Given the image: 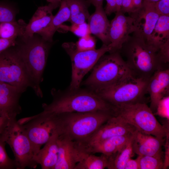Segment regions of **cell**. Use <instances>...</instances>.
I'll list each match as a JSON object with an SVG mask.
<instances>
[{"mask_svg": "<svg viewBox=\"0 0 169 169\" xmlns=\"http://www.w3.org/2000/svg\"><path fill=\"white\" fill-rule=\"evenodd\" d=\"M6 142L0 134V169H17L16 162L8 156L5 149Z\"/></svg>", "mask_w": 169, "mask_h": 169, "instance_id": "obj_30", "label": "cell"}, {"mask_svg": "<svg viewBox=\"0 0 169 169\" xmlns=\"http://www.w3.org/2000/svg\"><path fill=\"white\" fill-rule=\"evenodd\" d=\"M58 136L56 133L53 134L35 157L36 162L41 166L42 169L54 168L58 158Z\"/></svg>", "mask_w": 169, "mask_h": 169, "instance_id": "obj_22", "label": "cell"}, {"mask_svg": "<svg viewBox=\"0 0 169 169\" xmlns=\"http://www.w3.org/2000/svg\"><path fill=\"white\" fill-rule=\"evenodd\" d=\"M106 4L104 9L107 15H109L113 13H115L117 11L116 0H106Z\"/></svg>", "mask_w": 169, "mask_h": 169, "instance_id": "obj_37", "label": "cell"}, {"mask_svg": "<svg viewBox=\"0 0 169 169\" xmlns=\"http://www.w3.org/2000/svg\"><path fill=\"white\" fill-rule=\"evenodd\" d=\"M115 13L110 23L109 37L111 50L109 52L119 51L135 30L134 21L131 17L125 16L121 11Z\"/></svg>", "mask_w": 169, "mask_h": 169, "instance_id": "obj_14", "label": "cell"}, {"mask_svg": "<svg viewBox=\"0 0 169 169\" xmlns=\"http://www.w3.org/2000/svg\"><path fill=\"white\" fill-rule=\"evenodd\" d=\"M134 10L133 0H124L120 11L124 14L128 13L129 15Z\"/></svg>", "mask_w": 169, "mask_h": 169, "instance_id": "obj_38", "label": "cell"}, {"mask_svg": "<svg viewBox=\"0 0 169 169\" xmlns=\"http://www.w3.org/2000/svg\"><path fill=\"white\" fill-rule=\"evenodd\" d=\"M57 7L51 3L38 8L27 24L22 37L28 38L46 28L51 21L54 16L53 10Z\"/></svg>", "mask_w": 169, "mask_h": 169, "instance_id": "obj_20", "label": "cell"}, {"mask_svg": "<svg viewBox=\"0 0 169 169\" xmlns=\"http://www.w3.org/2000/svg\"><path fill=\"white\" fill-rule=\"evenodd\" d=\"M74 49L79 51H86L96 49V40L90 34L80 37L75 43L73 42Z\"/></svg>", "mask_w": 169, "mask_h": 169, "instance_id": "obj_31", "label": "cell"}, {"mask_svg": "<svg viewBox=\"0 0 169 169\" xmlns=\"http://www.w3.org/2000/svg\"><path fill=\"white\" fill-rule=\"evenodd\" d=\"M59 28L69 31L80 38L91 34L89 25L86 22L80 24H72L70 26L62 24Z\"/></svg>", "mask_w": 169, "mask_h": 169, "instance_id": "obj_33", "label": "cell"}, {"mask_svg": "<svg viewBox=\"0 0 169 169\" xmlns=\"http://www.w3.org/2000/svg\"><path fill=\"white\" fill-rule=\"evenodd\" d=\"M169 41V15H160L151 34L149 44L156 49Z\"/></svg>", "mask_w": 169, "mask_h": 169, "instance_id": "obj_24", "label": "cell"}, {"mask_svg": "<svg viewBox=\"0 0 169 169\" xmlns=\"http://www.w3.org/2000/svg\"><path fill=\"white\" fill-rule=\"evenodd\" d=\"M18 38L14 37L8 38H0V52L9 47L14 46Z\"/></svg>", "mask_w": 169, "mask_h": 169, "instance_id": "obj_36", "label": "cell"}, {"mask_svg": "<svg viewBox=\"0 0 169 169\" xmlns=\"http://www.w3.org/2000/svg\"><path fill=\"white\" fill-rule=\"evenodd\" d=\"M59 9L49 25L38 34L44 39L53 42V37L55 33L64 22L68 21L70 17L69 8L65 0H62Z\"/></svg>", "mask_w": 169, "mask_h": 169, "instance_id": "obj_23", "label": "cell"}, {"mask_svg": "<svg viewBox=\"0 0 169 169\" xmlns=\"http://www.w3.org/2000/svg\"><path fill=\"white\" fill-rule=\"evenodd\" d=\"M17 122L29 139L35 157L41 146L56 133L54 124L49 113L43 111L38 114L21 119Z\"/></svg>", "mask_w": 169, "mask_h": 169, "instance_id": "obj_10", "label": "cell"}, {"mask_svg": "<svg viewBox=\"0 0 169 169\" xmlns=\"http://www.w3.org/2000/svg\"><path fill=\"white\" fill-rule=\"evenodd\" d=\"M133 134L120 151L108 156V164L107 168L109 169H124L126 162L134 154L132 147Z\"/></svg>", "mask_w": 169, "mask_h": 169, "instance_id": "obj_26", "label": "cell"}, {"mask_svg": "<svg viewBox=\"0 0 169 169\" xmlns=\"http://www.w3.org/2000/svg\"><path fill=\"white\" fill-rule=\"evenodd\" d=\"M164 141V138L145 134L136 130L133 135V152L140 156H163L162 147Z\"/></svg>", "mask_w": 169, "mask_h": 169, "instance_id": "obj_18", "label": "cell"}, {"mask_svg": "<svg viewBox=\"0 0 169 169\" xmlns=\"http://www.w3.org/2000/svg\"><path fill=\"white\" fill-rule=\"evenodd\" d=\"M51 113L56 133L66 136L76 143L85 141L114 115L113 110Z\"/></svg>", "mask_w": 169, "mask_h": 169, "instance_id": "obj_2", "label": "cell"}, {"mask_svg": "<svg viewBox=\"0 0 169 169\" xmlns=\"http://www.w3.org/2000/svg\"><path fill=\"white\" fill-rule=\"evenodd\" d=\"M79 150L80 152V160L75 169H103L107 167V156L102 154L100 156H97Z\"/></svg>", "mask_w": 169, "mask_h": 169, "instance_id": "obj_27", "label": "cell"}, {"mask_svg": "<svg viewBox=\"0 0 169 169\" xmlns=\"http://www.w3.org/2000/svg\"><path fill=\"white\" fill-rule=\"evenodd\" d=\"M124 169H139L138 157L136 159H130L126 162Z\"/></svg>", "mask_w": 169, "mask_h": 169, "instance_id": "obj_40", "label": "cell"}, {"mask_svg": "<svg viewBox=\"0 0 169 169\" xmlns=\"http://www.w3.org/2000/svg\"><path fill=\"white\" fill-rule=\"evenodd\" d=\"M169 96L163 98L159 102L157 105L156 114L157 115L169 120Z\"/></svg>", "mask_w": 169, "mask_h": 169, "instance_id": "obj_34", "label": "cell"}, {"mask_svg": "<svg viewBox=\"0 0 169 169\" xmlns=\"http://www.w3.org/2000/svg\"><path fill=\"white\" fill-rule=\"evenodd\" d=\"M1 135L13 151L17 169L36 167L38 164L32 144L17 120L9 121Z\"/></svg>", "mask_w": 169, "mask_h": 169, "instance_id": "obj_8", "label": "cell"}, {"mask_svg": "<svg viewBox=\"0 0 169 169\" xmlns=\"http://www.w3.org/2000/svg\"><path fill=\"white\" fill-rule=\"evenodd\" d=\"M23 92L17 87L0 81V115L16 121L22 111L19 99Z\"/></svg>", "mask_w": 169, "mask_h": 169, "instance_id": "obj_15", "label": "cell"}, {"mask_svg": "<svg viewBox=\"0 0 169 169\" xmlns=\"http://www.w3.org/2000/svg\"><path fill=\"white\" fill-rule=\"evenodd\" d=\"M49 3L53 4L57 8L60 6L62 0H46Z\"/></svg>", "mask_w": 169, "mask_h": 169, "instance_id": "obj_44", "label": "cell"}, {"mask_svg": "<svg viewBox=\"0 0 169 169\" xmlns=\"http://www.w3.org/2000/svg\"><path fill=\"white\" fill-rule=\"evenodd\" d=\"M51 93L52 101L49 104H42L44 112L55 114L86 112L114 109V106L87 88L71 89L68 87L63 90L53 88Z\"/></svg>", "mask_w": 169, "mask_h": 169, "instance_id": "obj_3", "label": "cell"}, {"mask_svg": "<svg viewBox=\"0 0 169 169\" xmlns=\"http://www.w3.org/2000/svg\"><path fill=\"white\" fill-rule=\"evenodd\" d=\"M166 139L165 145V152L163 169H166L169 165V131L166 132Z\"/></svg>", "mask_w": 169, "mask_h": 169, "instance_id": "obj_39", "label": "cell"}, {"mask_svg": "<svg viewBox=\"0 0 169 169\" xmlns=\"http://www.w3.org/2000/svg\"><path fill=\"white\" fill-rule=\"evenodd\" d=\"M22 19L0 23V38H8L23 36L27 26Z\"/></svg>", "mask_w": 169, "mask_h": 169, "instance_id": "obj_28", "label": "cell"}, {"mask_svg": "<svg viewBox=\"0 0 169 169\" xmlns=\"http://www.w3.org/2000/svg\"><path fill=\"white\" fill-rule=\"evenodd\" d=\"M0 81L17 87L23 93L30 84L14 46L0 52Z\"/></svg>", "mask_w": 169, "mask_h": 169, "instance_id": "obj_11", "label": "cell"}, {"mask_svg": "<svg viewBox=\"0 0 169 169\" xmlns=\"http://www.w3.org/2000/svg\"><path fill=\"white\" fill-rule=\"evenodd\" d=\"M136 130L134 126L125 121L120 117L114 115L85 141L76 143L82 146L98 143L114 136L133 134Z\"/></svg>", "mask_w": 169, "mask_h": 169, "instance_id": "obj_13", "label": "cell"}, {"mask_svg": "<svg viewBox=\"0 0 169 169\" xmlns=\"http://www.w3.org/2000/svg\"><path fill=\"white\" fill-rule=\"evenodd\" d=\"M149 79L132 74L111 86L94 92L114 106L145 102L144 99L147 93Z\"/></svg>", "mask_w": 169, "mask_h": 169, "instance_id": "obj_6", "label": "cell"}, {"mask_svg": "<svg viewBox=\"0 0 169 169\" xmlns=\"http://www.w3.org/2000/svg\"><path fill=\"white\" fill-rule=\"evenodd\" d=\"M58 158L54 169H75L80 160V151L75 142L67 136L58 135Z\"/></svg>", "mask_w": 169, "mask_h": 169, "instance_id": "obj_17", "label": "cell"}, {"mask_svg": "<svg viewBox=\"0 0 169 169\" xmlns=\"http://www.w3.org/2000/svg\"><path fill=\"white\" fill-rule=\"evenodd\" d=\"M114 115L120 117L142 133L164 138L169 130L167 126L159 123L145 102L114 106Z\"/></svg>", "mask_w": 169, "mask_h": 169, "instance_id": "obj_7", "label": "cell"}, {"mask_svg": "<svg viewBox=\"0 0 169 169\" xmlns=\"http://www.w3.org/2000/svg\"><path fill=\"white\" fill-rule=\"evenodd\" d=\"M10 121L0 115V134H2L8 126Z\"/></svg>", "mask_w": 169, "mask_h": 169, "instance_id": "obj_41", "label": "cell"}, {"mask_svg": "<svg viewBox=\"0 0 169 169\" xmlns=\"http://www.w3.org/2000/svg\"><path fill=\"white\" fill-rule=\"evenodd\" d=\"M104 0H87L90 4H92L95 7L100 6H103Z\"/></svg>", "mask_w": 169, "mask_h": 169, "instance_id": "obj_43", "label": "cell"}, {"mask_svg": "<svg viewBox=\"0 0 169 169\" xmlns=\"http://www.w3.org/2000/svg\"><path fill=\"white\" fill-rule=\"evenodd\" d=\"M17 11L9 4L0 2V23L16 21Z\"/></svg>", "mask_w": 169, "mask_h": 169, "instance_id": "obj_32", "label": "cell"}, {"mask_svg": "<svg viewBox=\"0 0 169 169\" xmlns=\"http://www.w3.org/2000/svg\"><path fill=\"white\" fill-rule=\"evenodd\" d=\"M62 47L70 56L71 62V79L69 87L71 89L79 87L84 76L102 55L111 50L110 44H103L98 49L78 51L74 49L73 42L64 43Z\"/></svg>", "mask_w": 169, "mask_h": 169, "instance_id": "obj_9", "label": "cell"}, {"mask_svg": "<svg viewBox=\"0 0 169 169\" xmlns=\"http://www.w3.org/2000/svg\"><path fill=\"white\" fill-rule=\"evenodd\" d=\"M158 0H143L144 1L154 3H155Z\"/></svg>", "mask_w": 169, "mask_h": 169, "instance_id": "obj_46", "label": "cell"}, {"mask_svg": "<svg viewBox=\"0 0 169 169\" xmlns=\"http://www.w3.org/2000/svg\"><path fill=\"white\" fill-rule=\"evenodd\" d=\"M143 1V0H133L134 10L133 12L139 9L142 6Z\"/></svg>", "mask_w": 169, "mask_h": 169, "instance_id": "obj_42", "label": "cell"}, {"mask_svg": "<svg viewBox=\"0 0 169 169\" xmlns=\"http://www.w3.org/2000/svg\"><path fill=\"white\" fill-rule=\"evenodd\" d=\"M134 21L132 33L142 38L148 44L156 24L160 16L155 3L143 1L142 6L129 15Z\"/></svg>", "mask_w": 169, "mask_h": 169, "instance_id": "obj_12", "label": "cell"}, {"mask_svg": "<svg viewBox=\"0 0 169 169\" xmlns=\"http://www.w3.org/2000/svg\"><path fill=\"white\" fill-rule=\"evenodd\" d=\"M124 0H116L117 8V12L120 11L123 2Z\"/></svg>", "mask_w": 169, "mask_h": 169, "instance_id": "obj_45", "label": "cell"}, {"mask_svg": "<svg viewBox=\"0 0 169 169\" xmlns=\"http://www.w3.org/2000/svg\"><path fill=\"white\" fill-rule=\"evenodd\" d=\"M147 91L150 95L149 107L153 112H155L159 101L169 95V67L160 69L155 71L149 79Z\"/></svg>", "mask_w": 169, "mask_h": 169, "instance_id": "obj_16", "label": "cell"}, {"mask_svg": "<svg viewBox=\"0 0 169 169\" xmlns=\"http://www.w3.org/2000/svg\"><path fill=\"white\" fill-rule=\"evenodd\" d=\"M158 51L133 33L119 50L132 73L146 79H149L157 70L166 68L161 62Z\"/></svg>", "mask_w": 169, "mask_h": 169, "instance_id": "obj_4", "label": "cell"}, {"mask_svg": "<svg viewBox=\"0 0 169 169\" xmlns=\"http://www.w3.org/2000/svg\"><path fill=\"white\" fill-rule=\"evenodd\" d=\"M70 11L68 21L72 24L85 22L90 16L88 8L90 4L87 0H65Z\"/></svg>", "mask_w": 169, "mask_h": 169, "instance_id": "obj_25", "label": "cell"}, {"mask_svg": "<svg viewBox=\"0 0 169 169\" xmlns=\"http://www.w3.org/2000/svg\"><path fill=\"white\" fill-rule=\"evenodd\" d=\"M155 7L160 15H169V0H159Z\"/></svg>", "mask_w": 169, "mask_h": 169, "instance_id": "obj_35", "label": "cell"}, {"mask_svg": "<svg viewBox=\"0 0 169 169\" xmlns=\"http://www.w3.org/2000/svg\"><path fill=\"white\" fill-rule=\"evenodd\" d=\"M18 38L20 39H17L14 47L22 62L30 87L38 97L42 98L40 85L53 42L45 40L36 33L28 38Z\"/></svg>", "mask_w": 169, "mask_h": 169, "instance_id": "obj_1", "label": "cell"}, {"mask_svg": "<svg viewBox=\"0 0 169 169\" xmlns=\"http://www.w3.org/2000/svg\"><path fill=\"white\" fill-rule=\"evenodd\" d=\"M138 157L139 169H163V156H138Z\"/></svg>", "mask_w": 169, "mask_h": 169, "instance_id": "obj_29", "label": "cell"}, {"mask_svg": "<svg viewBox=\"0 0 169 169\" xmlns=\"http://www.w3.org/2000/svg\"><path fill=\"white\" fill-rule=\"evenodd\" d=\"M134 133L114 136L100 142L87 145L81 146L76 144L78 147L83 152L92 154L101 153L110 156L120 151Z\"/></svg>", "mask_w": 169, "mask_h": 169, "instance_id": "obj_19", "label": "cell"}, {"mask_svg": "<svg viewBox=\"0 0 169 169\" xmlns=\"http://www.w3.org/2000/svg\"><path fill=\"white\" fill-rule=\"evenodd\" d=\"M132 74L119 51L109 52L100 58L90 75L80 85L95 91L111 86Z\"/></svg>", "mask_w": 169, "mask_h": 169, "instance_id": "obj_5", "label": "cell"}, {"mask_svg": "<svg viewBox=\"0 0 169 169\" xmlns=\"http://www.w3.org/2000/svg\"><path fill=\"white\" fill-rule=\"evenodd\" d=\"M87 20L91 33L100 39L103 44L109 45V31L110 22L103 6L96 7L95 12L90 15Z\"/></svg>", "mask_w": 169, "mask_h": 169, "instance_id": "obj_21", "label": "cell"}]
</instances>
